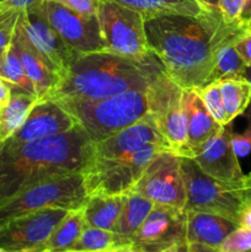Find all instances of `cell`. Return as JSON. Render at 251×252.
Returning <instances> with one entry per match:
<instances>
[{"label": "cell", "mask_w": 251, "mask_h": 252, "mask_svg": "<svg viewBox=\"0 0 251 252\" xmlns=\"http://www.w3.org/2000/svg\"><path fill=\"white\" fill-rule=\"evenodd\" d=\"M149 48L161 62L170 79L185 89L211 83L217 54L221 47L238 41L245 29L228 22L219 10L202 15L166 14L145 20Z\"/></svg>", "instance_id": "1"}, {"label": "cell", "mask_w": 251, "mask_h": 252, "mask_svg": "<svg viewBox=\"0 0 251 252\" xmlns=\"http://www.w3.org/2000/svg\"><path fill=\"white\" fill-rule=\"evenodd\" d=\"M94 145L79 125L17 147L0 144V203L37 182L84 174L95 158Z\"/></svg>", "instance_id": "2"}, {"label": "cell", "mask_w": 251, "mask_h": 252, "mask_svg": "<svg viewBox=\"0 0 251 252\" xmlns=\"http://www.w3.org/2000/svg\"><path fill=\"white\" fill-rule=\"evenodd\" d=\"M165 74L154 53L133 59L108 51L76 54L44 100H101L132 90H148Z\"/></svg>", "instance_id": "3"}, {"label": "cell", "mask_w": 251, "mask_h": 252, "mask_svg": "<svg viewBox=\"0 0 251 252\" xmlns=\"http://www.w3.org/2000/svg\"><path fill=\"white\" fill-rule=\"evenodd\" d=\"M153 85L148 90L127 91L101 100H63L57 102L75 118L94 143H97L152 113Z\"/></svg>", "instance_id": "4"}, {"label": "cell", "mask_w": 251, "mask_h": 252, "mask_svg": "<svg viewBox=\"0 0 251 252\" xmlns=\"http://www.w3.org/2000/svg\"><path fill=\"white\" fill-rule=\"evenodd\" d=\"M88 198L84 174L37 182L0 203V226L39 209H81L85 207Z\"/></svg>", "instance_id": "5"}, {"label": "cell", "mask_w": 251, "mask_h": 252, "mask_svg": "<svg viewBox=\"0 0 251 252\" xmlns=\"http://www.w3.org/2000/svg\"><path fill=\"white\" fill-rule=\"evenodd\" d=\"M180 165L186 189L184 211L218 214L239 224L245 206L244 187L208 176L191 158L180 157Z\"/></svg>", "instance_id": "6"}, {"label": "cell", "mask_w": 251, "mask_h": 252, "mask_svg": "<svg viewBox=\"0 0 251 252\" xmlns=\"http://www.w3.org/2000/svg\"><path fill=\"white\" fill-rule=\"evenodd\" d=\"M96 19L106 51L133 59H145L153 54L140 12L115 0H97Z\"/></svg>", "instance_id": "7"}, {"label": "cell", "mask_w": 251, "mask_h": 252, "mask_svg": "<svg viewBox=\"0 0 251 252\" xmlns=\"http://www.w3.org/2000/svg\"><path fill=\"white\" fill-rule=\"evenodd\" d=\"M166 148L150 145L127 158L115 160H96L84 172L88 196L106 194L120 196L132 191L154 158Z\"/></svg>", "instance_id": "8"}, {"label": "cell", "mask_w": 251, "mask_h": 252, "mask_svg": "<svg viewBox=\"0 0 251 252\" xmlns=\"http://www.w3.org/2000/svg\"><path fill=\"white\" fill-rule=\"evenodd\" d=\"M132 191L150 199L155 206L184 211L186 189L179 155L172 152L157 154Z\"/></svg>", "instance_id": "9"}, {"label": "cell", "mask_w": 251, "mask_h": 252, "mask_svg": "<svg viewBox=\"0 0 251 252\" xmlns=\"http://www.w3.org/2000/svg\"><path fill=\"white\" fill-rule=\"evenodd\" d=\"M68 213L64 208H44L7 221L0 226V248L9 252L38 250Z\"/></svg>", "instance_id": "10"}, {"label": "cell", "mask_w": 251, "mask_h": 252, "mask_svg": "<svg viewBox=\"0 0 251 252\" xmlns=\"http://www.w3.org/2000/svg\"><path fill=\"white\" fill-rule=\"evenodd\" d=\"M38 5L19 11L17 25L30 46L56 71L59 80L79 53L74 52L63 41L47 21Z\"/></svg>", "instance_id": "11"}, {"label": "cell", "mask_w": 251, "mask_h": 252, "mask_svg": "<svg viewBox=\"0 0 251 252\" xmlns=\"http://www.w3.org/2000/svg\"><path fill=\"white\" fill-rule=\"evenodd\" d=\"M182 89L165 73L153 85L152 115L170 149L182 157L187 144V118L181 105Z\"/></svg>", "instance_id": "12"}, {"label": "cell", "mask_w": 251, "mask_h": 252, "mask_svg": "<svg viewBox=\"0 0 251 252\" xmlns=\"http://www.w3.org/2000/svg\"><path fill=\"white\" fill-rule=\"evenodd\" d=\"M47 21L63 41L79 54L106 51L96 15L86 16L56 1L38 5Z\"/></svg>", "instance_id": "13"}, {"label": "cell", "mask_w": 251, "mask_h": 252, "mask_svg": "<svg viewBox=\"0 0 251 252\" xmlns=\"http://www.w3.org/2000/svg\"><path fill=\"white\" fill-rule=\"evenodd\" d=\"M186 240V213L170 207L155 206L137 233L130 245L144 252H160Z\"/></svg>", "instance_id": "14"}, {"label": "cell", "mask_w": 251, "mask_h": 252, "mask_svg": "<svg viewBox=\"0 0 251 252\" xmlns=\"http://www.w3.org/2000/svg\"><path fill=\"white\" fill-rule=\"evenodd\" d=\"M150 145H157L171 150L160 133L152 113L111 137L95 143L94 159L115 160L127 158Z\"/></svg>", "instance_id": "15"}, {"label": "cell", "mask_w": 251, "mask_h": 252, "mask_svg": "<svg viewBox=\"0 0 251 252\" xmlns=\"http://www.w3.org/2000/svg\"><path fill=\"white\" fill-rule=\"evenodd\" d=\"M231 132L230 123L224 126L220 132L204 143L191 159L208 176L225 184L244 187L246 175H244L239 158L231 145Z\"/></svg>", "instance_id": "16"}, {"label": "cell", "mask_w": 251, "mask_h": 252, "mask_svg": "<svg viewBox=\"0 0 251 252\" xmlns=\"http://www.w3.org/2000/svg\"><path fill=\"white\" fill-rule=\"evenodd\" d=\"M76 126L75 118L61 103L53 100H39L21 127L1 144L17 147L38 138L68 132Z\"/></svg>", "instance_id": "17"}, {"label": "cell", "mask_w": 251, "mask_h": 252, "mask_svg": "<svg viewBox=\"0 0 251 252\" xmlns=\"http://www.w3.org/2000/svg\"><path fill=\"white\" fill-rule=\"evenodd\" d=\"M181 105L187 118V144L182 157L192 158L204 143L218 134L224 126L212 117L196 89L182 90Z\"/></svg>", "instance_id": "18"}, {"label": "cell", "mask_w": 251, "mask_h": 252, "mask_svg": "<svg viewBox=\"0 0 251 252\" xmlns=\"http://www.w3.org/2000/svg\"><path fill=\"white\" fill-rule=\"evenodd\" d=\"M186 213L187 244H201L218 249L226 236L239 226L238 223L206 212H185Z\"/></svg>", "instance_id": "19"}, {"label": "cell", "mask_w": 251, "mask_h": 252, "mask_svg": "<svg viewBox=\"0 0 251 252\" xmlns=\"http://www.w3.org/2000/svg\"><path fill=\"white\" fill-rule=\"evenodd\" d=\"M12 43L16 48L27 76L33 84L37 96L39 100H44L48 97V95L56 86L57 81H58V75L46 63V61L30 46L17 22L14 37H12Z\"/></svg>", "instance_id": "20"}, {"label": "cell", "mask_w": 251, "mask_h": 252, "mask_svg": "<svg viewBox=\"0 0 251 252\" xmlns=\"http://www.w3.org/2000/svg\"><path fill=\"white\" fill-rule=\"evenodd\" d=\"M125 199L126 194H120V196L96 194L89 197L84 207V218L86 225L115 231L116 224L120 219L125 204Z\"/></svg>", "instance_id": "21"}, {"label": "cell", "mask_w": 251, "mask_h": 252, "mask_svg": "<svg viewBox=\"0 0 251 252\" xmlns=\"http://www.w3.org/2000/svg\"><path fill=\"white\" fill-rule=\"evenodd\" d=\"M38 101V96L16 88L12 89L9 103L0 110V144L6 142L21 127Z\"/></svg>", "instance_id": "22"}, {"label": "cell", "mask_w": 251, "mask_h": 252, "mask_svg": "<svg viewBox=\"0 0 251 252\" xmlns=\"http://www.w3.org/2000/svg\"><path fill=\"white\" fill-rule=\"evenodd\" d=\"M115 1L140 12L145 20L166 14L197 16L209 11L198 0H115Z\"/></svg>", "instance_id": "23"}, {"label": "cell", "mask_w": 251, "mask_h": 252, "mask_svg": "<svg viewBox=\"0 0 251 252\" xmlns=\"http://www.w3.org/2000/svg\"><path fill=\"white\" fill-rule=\"evenodd\" d=\"M155 204L142 194L130 191L126 194L125 204L120 219L116 224L115 233L130 243L132 236L137 233L143 221L147 219Z\"/></svg>", "instance_id": "24"}, {"label": "cell", "mask_w": 251, "mask_h": 252, "mask_svg": "<svg viewBox=\"0 0 251 252\" xmlns=\"http://www.w3.org/2000/svg\"><path fill=\"white\" fill-rule=\"evenodd\" d=\"M86 228L84 208L69 211L65 218L58 224L48 240L33 252H64L68 250Z\"/></svg>", "instance_id": "25"}, {"label": "cell", "mask_w": 251, "mask_h": 252, "mask_svg": "<svg viewBox=\"0 0 251 252\" xmlns=\"http://www.w3.org/2000/svg\"><path fill=\"white\" fill-rule=\"evenodd\" d=\"M228 123L243 115L251 102V84L244 76L219 80Z\"/></svg>", "instance_id": "26"}, {"label": "cell", "mask_w": 251, "mask_h": 252, "mask_svg": "<svg viewBox=\"0 0 251 252\" xmlns=\"http://www.w3.org/2000/svg\"><path fill=\"white\" fill-rule=\"evenodd\" d=\"M127 245L129 241L115 231L86 225L78 240L64 252H110Z\"/></svg>", "instance_id": "27"}, {"label": "cell", "mask_w": 251, "mask_h": 252, "mask_svg": "<svg viewBox=\"0 0 251 252\" xmlns=\"http://www.w3.org/2000/svg\"><path fill=\"white\" fill-rule=\"evenodd\" d=\"M0 76L9 81L14 88L37 96L33 84L27 76L12 42L0 59Z\"/></svg>", "instance_id": "28"}, {"label": "cell", "mask_w": 251, "mask_h": 252, "mask_svg": "<svg viewBox=\"0 0 251 252\" xmlns=\"http://www.w3.org/2000/svg\"><path fill=\"white\" fill-rule=\"evenodd\" d=\"M235 43H229L221 47L217 54L216 63L211 75L212 81H219L229 78H240L244 76L246 69V63L243 61L240 54L235 48Z\"/></svg>", "instance_id": "29"}, {"label": "cell", "mask_w": 251, "mask_h": 252, "mask_svg": "<svg viewBox=\"0 0 251 252\" xmlns=\"http://www.w3.org/2000/svg\"><path fill=\"white\" fill-rule=\"evenodd\" d=\"M196 90L212 117L220 126L229 125L218 81H212V83L196 89Z\"/></svg>", "instance_id": "30"}, {"label": "cell", "mask_w": 251, "mask_h": 252, "mask_svg": "<svg viewBox=\"0 0 251 252\" xmlns=\"http://www.w3.org/2000/svg\"><path fill=\"white\" fill-rule=\"evenodd\" d=\"M219 252H251V229L238 226L218 248Z\"/></svg>", "instance_id": "31"}, {"label": "cell", "mask_w": 251, "mask_h": 252, "mask_svg": "<svg viewBox=\"0 0 251 252\" xmlns=\"http://www.w3.org/2000/svg\"><path fill=\"white\" fill-rule=\"evenodd\" d=\"M230 140L236 157L246 158L251 154V115L245 130L241 133L231 132Z\"/></svg>", "instance_id": "32"}, {"label": "cell", "mask_w": 251, "mask_h": 252, "mask_svg": "<svg viewBox=\"0 0 251 252\" xmlns=\"http://www.w3.org/2000/svg\"><path fill=\"white\" fill-rule=\"evenodd\" d=\"M42 1H56L86 16L96 15V9H97V0H42Z\"/></svg>", "instance_id": "33"}, {"label": "cell", "mask_w": 251, "mask_h": 252, "mask_svg": "<svg viewBox=\"0 0 251 252\" xmlns=\"http://www.w3.org/2000/svg\"><path fill=\"white\" fill-rule=\"evenodd\" d=\"M19 11H14L11 15L0 21V48H7L11 44L15 33Z\"/></svg>", "instance_id": "34"}, {"label": "cell", "mask_w": 251, "mask_h": 252, "mask_svg": "<svg viewBox=\"0 0 251 252\" xmlns=\"http://www.w3.org/2000/svg\"><path fill=\"white\" fill-rule=\"evenodd\" d=\"M245 0H219V10L228 22H239L243 5Z\"/></svg>", "instance_id": "35"}, {"label": "cell", "mask_w": 251, "mask_h": 252, "mask_svg": "<svg viewBox=\"0 0 251 252\" xmlns=\"http://www.w3.org/2000/svg\"><path fill=\"white\" fill-rule=\"evenodd\" d=\"M235 48L246 65L251 66V33H245L236 41Z\"/></svg>", "instance_id": "36"}, {"label": "cell", "mask_w": 251, "mask_h": 252, "mask_svg": "<svg viewBox=\"0 0 251 252\" xmlns=\"http://www.w3.org/2000/svg\"><path fill=\"white\" fill-rule=\"evenodd\" d=\"M42 0H1L0 6L4 10H14V11H21V10L30 9L32 6L41 4Z\"/></svg>", "instance_id": "37"}, {"label": "cell", "mask_w": 251, "mask_h": 252, "mask_svg": "<svg viewBox=\"0 0 251 252\" xmlns=\"http://www.w3.org/2000/svg\"><path fill=\"white\" fill-rule=\"evenodd\" d=\"M14 86L0 76V110L9 103Z\"/></svg>", "instance_id": "38"}, {"label": "cell", "mask_w": 251, "mask_h": 252, "mask_svg": "<svg viewBox=\"0 0 251 252\" xmlns=\"http://www.w3.org/2000/svg\"><path fill=\"white\" fill-rule=\"evenodd\" d=\"M239 226L251 229V203L246 201L245 206L240 213V218H239Z\"/></svg>", "instance_id": "39"}, {"label": "cell", "mask_w": 251, "mask_h": 252, "mask_svg": "<svg viewBox=\"0 0 251 252\" xmlns=\"http://www.w3.org/2000/svg\"><path fill=\"white\" fill-rule=\"evenodd\" d=\"M251 20V0H245L243 5V9H241L240 15H239L238 21L240 22L241 25L248 24L249 21Z\"/></svg>", "instance_id": "40"}, {"label": "cell", "mask_w": 251, "mask_h": 252, "mask_svg": "<svg viewBox=\"0 0 251 252\" xmlns=\"http://www.w3.org/2000/svg\"><path fill=\"white\" fill-rule=\"evenodd\" d=\"M160 252H188V244H187L186 240L180 241V243L175 244V245L170 246V248Z\"/></svg>", "instance_id": "41"}, {"label": "cell", "mask_w": 251, "mask_h": 252, "mask_svg": "<svg viewBox=\"0 0 251 252\" xmlns=\"http://www.w3.org/2000/svg\"><path fill=\"white\" fill-rule=\"evenodd\" d=\"M188 252H219L218 249L209 248L201 244H188Z\"/></svg>", "instance_id": "42"}, {"label": "cell", "mask_w": 251, "mask_h": 252, "mask_svg": "<svg viewBox=\"0 0 251 252\" xmlns=\"http://www.w3.org/2000/svg\"><path fill=\"white\" fill-rule=\"evenodd\" d=\"M244 196H245V201L251 203V172L246 175L245 185H244Z\"/></svg>", "instance_id": "43"}, {"label": "cell", "mask_w": 251, "mask_h": 252, "mask_svg": "<svg viewBox=\"0 0 251 252\" xmlns=\"http://www.w3.org/2000/svg\"><path fill=\"white\" fill-rule=\"evenodd\" d=\"M198 1L208 10H219V0H198Z\"/></svg>", "instance_id": "44"}, {"label": "cell", "mask_w": 251, "mask_h": 252, "mask_svg": "<svg viewBox=\"0 0 251 252\" xmlns=\"http://www.w3.org/2000/svg\"><path fill=\"white\" fill-rule=\"evenodd\" d=\"M110 252H144V251L137 250V249L133 248L132 245H127V246H122V248L115 249V250H112Z\"/></svg>", "instance_id": "45"}, {"label": "cell", "mask_w": 251, "mask_h": 252, "mask_svg": "<svg viewBox=\"0 0 251 252\" xmlns=\"http://www.w3.org/2000/svg\"><path fill=\"white\" fill-rule=\"evenodd\" d=\"M14 12V10H4L0 6V21H2L4 19H6L9 15H11Z\"/></svg>", "instance_id": "46"}, {"label": "cell", "mask_w": 251, "mask_h": 252, "mask_svg": "<svg viewBox=\"0 0 251 252\" xmlns=\"http://www.w3.org/2000/svg\"><path fill=\"white\" fill-rule=\"evenodd\" d=\"M244 78L248 79L249 83L251 84V66H246L245 73H244Z\"/></svg>", "instance_id": "47"}, {"label": "cell", "mask_w": 251, "mask_h": 252, "mask_svg": "<svg viewBox=\"0 0 251 252\" xmlns=\"http://www.w3.org/2000/svg\"><path fill=\"white\" fill-rule=\"evenodd\" d=\"M244 29H245V31L248 32V33H251V20L248 22V24L244 25Z\"/></svg>", "instance_id": "48"}, {"label": "cell", "mask_w": 251, "mask_h": 252, "mask_svg": "<svg viewBox=\"0 0 251 252\" xmlns=\"http://www.w3.org/2000/svg\"><path fill=\"white\" fill-rule=\"evenodd\" d=\"M5 51H6V48H0V59H1L2 56H4Z\"/></svg>", "instance_id": "49"}, {"label": "cell", "mask_w": 251, "mask_h": 252, "mask_svg": "<svg viewBox=\"0 0 251 252\" xmlns=\"http://www.w3.org/2000/svg\"><path fill=\"white\" fill-rule=\"evenodd\" d=\"M0 252H9V251H6V250H4V249L0 248Z\"/></svg>", "instance_id": "50"}, {"label": "cell", "mask_w": 251, "mask_h": 252, "mask_svg": "<svg viewBox=\"0 0 251 252\" xmlns=\"http://www.w3.org/2000/svg\"><path fill=\"white\" fill-rule=\"evenodd\" d=\"M0 1H1V0H0Z\"/></svg>", "instance_id": "51"}]
</instances>
